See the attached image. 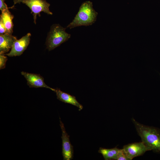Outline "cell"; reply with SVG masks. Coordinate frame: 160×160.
<instances>
[{"mask_svg":"<svg viewBox=\"0 0 160 160\" xmlns=\"http://www.w3.org/2000/svg\"><path fill=\"white\" fill-rule=\"evenodd\" d=\"M132 120L142 141L151 150L160 152V131L159 129L141 124L133 118Z\"/></svg>","mask_w":160,"mask_h":160,"instance_id":"obj_1","label":"cell"},{"mask_svg":"<svg viewBox=\"0 0 160 160\" xmlns=\"http://www.w3.org/2000/svg\"><path fill=\"white\" fill-rule=\"evenodd\" d=\"M98 13L93 9V4L90 1L83 2L72 21L67 26L72 29L81 26L91 25L96 20Z\"/></svg>","mask_w":160,"mask_h":160,"instance_id":"obj_2","label":"cell"},{"mask_svg":"<svg viewBox=\"0 0 160 160\" xmlns=\"http://www.w3.org/2000/svg\"><path fill=\"white\" fill-rule=\"evenodd\" d=\"M66 28L59 24H54L52 26L46 43L49 51L54 49L71 37V34L65 31Z\"/></svg>","mask_w":160,"mask_h":160,"instance_id":"obj_3","label":"cell"},{"mask_svg":"<svg viewBox=\"0 0 160 160\" xmlns=\"http://www.w3.org/2000/svg\"><path fill=\"white\" fill-rule=\"evenodd\" d=\"M14 5L21 3L25 4L31 10L33 17L34 23L36 24L37 15L40 16V13L43 12L48 15H52V13L49 9L50 4L45 0H14Z\"/></svg>","mask_w":160,"mask_h":160,"instance_id":"obj_4","label":"cell"},{"mask_svg":"<svg viewBox=\"0 0 160 160\" xmlns=\"http://www.w3.org/2000/svg\"><path fill=\"white\" fill-rule=\"evenodd\" d=\"M60 126L62 132L61 138L62 140V154L64 160H70L73 156V146L69 139V136L65 130L64 124L61 121L60 118Z\"/></svg>","mask_w":160,"mask_h":160,"instance_id":"obj_5","label":"cell"},{"mask_svg":"<svg viewBox=\"0 0 160 160\" xmlns=\"http://www.w3.org/2000/svg\"><path fill=\"white\" fill-rule=\"evenodd\" d=\"M123 148L131 160L135 157L142 155L147 151L151 150L142 141L125 145Z\"/></svg>","mask_w":160,"mask_h":160,"instance_id":"obj_6","label":"cell"},{"mask_svg":"<svg viewBox=\"0 0 160 160\" xmlns=\"http://www.w3.org/2000/svg\"><path fill=\"white\" fill-rule=\"evenodd\" d=\"M31 35L28 33L14 42L10 52L6 55L9 57L19 56L22 55L28 45Z\"/></svg>","mask_w":160,"mask_h":160,"instance_id":"obj_7","label":"cell"},{"mask_svg":"<svg viewBox=\"0 0 160 160\" xmlns=\"http://www.w3.org/2000/svg\"><path fill=\"white\" fill-rule=\"evenodd\" d=\"M21 73L26 79L27 81V84L30 87L45 88L54 91L55 89L47 86L45 83L43 77L40 74L23 71L21 72Z\"/></svg>","mask_w":160,"mask_h":160,"instance_id":"obj_8","label":"cell"},{"mask_svg":"<svg viewBox=\"0 0 160 160\" xmlns=\"http://www.w3.org/2000/svg\"><path fill=\"white\" fill-rule=\"evenodd\" d=\"M54 91L56 93L57 98L60 101L76 106L79 111L82 109L83 106L78 101L74 96L64 92L58 89H55Z\"/></svg>","mask_w":160,"mask_h":160,"instance_id":"obj_9","label":"cell"},{"mask_svg":"<svg viewBox=\"0 0 160 160\" xmlns=\"http://www.w3.org/2000/svg\"><path fill=\"white\" fill-rule=\"evenodd\" d=\"M17 40L16 37L7 33L0 35V54H4L12 48L13 45Z\"/></svg>","mask_w":160,"mask_h":160,"instance_id":"obj_10","label":"cell"},{"mask_svg":"<svg viewBox=\"0 0 160 160\" xmlns=\"http://www.w3.org/2000/svg\"><path fill=\"white\" fill-rule=\"evenodd\" d=\"M0 16L2 18L5 26V33L12 35L13 32L12 19L14 18L13 15L9 11L8 8L1 12Z\"/></svg>","mask_w":160,"mask_h":160,"instance_id":"obj_11","label":"cell"},{"mask_svg":"<svg viewBox=\"0 0 160 160\" xmlns=\"http://www.w3.org/2000/svg\"><path fill=\"white\" fill-rule=\"evenodd\" d=\"M119 150L116 147L111 149L100 147L98 152L102 155L105 160H117V154Z\"/></svg>","mask_w":160,"mask_h":160,"instance_id":"obj_12","label":"cell"},{"mask_svg":"<svg viewBox=\"0 0 160 160\" xmlns=\"http://www.w3.org/2000/svg\"><path fill=\"white\" fill-rule=\"evenodd\" d=\"M117 160H131L124 149H119L117 154Z\"/></svg>","mask_w":160,"mask_h":160,"instance_id":"obj_13","label":"cell"},{"mask_svg":"<svg viewBox=\"0 0 160 160\" xmlns=\"http://www.w3.org/2000/svg\"><path fill=\"white\" fill-rule=\"evenodd\" d=\"M7 60V57L4 54H0V69H4L5 67L6 62Z\"/></svg>","mask_w":160,"mask_h":160,"instance_id":"obj_14","label":"cell"},{"mask_svg":"<svg viewBox=\"0 0 160 160\" xmlns=\"http://www.w3.org/2000/svg\"><path fill=\"white\" fill-rule=\"evenodd\" d=\"M5 33V26L2 17H0V34H2Z\"/></svg>","mask_w":160,"mask_h":160,"instance_id":"obj_15","label":"cell"},{"mask_svg":"<svg viewBox=\"0 0 160 160\" xmlns=\"http://www.w3.org/2000/svg\"><path fill=\"white\" fill-rule=\"evenodd\" d=\"M4 1L5 0H0V9L1 12L8 8Z\"/></svg>","mask_w":160,"mask_h":160,"instance_id":"obj_16","label":"cell"}]
</instances>
